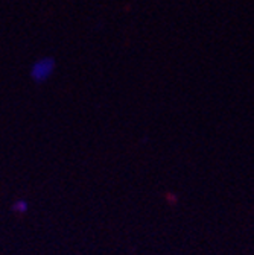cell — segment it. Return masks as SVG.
<instances>
[{"label": "cell", "mask_w": 254, "mask_h": 255, "mask_svg": "<svg viewBox=\"0 0 254 255\" xmlns=\"http://www.w3.org/2000/svg\"><path fill=\"white\" fill-rule=\"evenodd\" d=\"M53 69H55L53 58H41L34 64L32 69H30V78L35 82H44L46 79L50 78V75L53 73Z\"/></svg>", "instance_id": "obj_1"}, {"label": "cell", "mask_w": 254, "mask_h": 255, "mask_svg": "<svg viewBox=\"0 0 254 255\" xmlns=\"http://www.w3.org/2000/svg\"><path fill=\"white\" fill-rule=\"evenodd\" d=\"M14 211H18V213H24L27 210V202L26 201H17L12 207Z\"/></svg>", "instance_id": "obj_2"}]
</instances>
